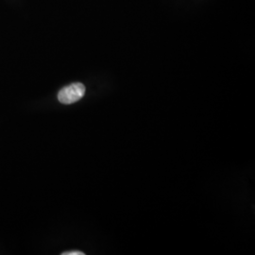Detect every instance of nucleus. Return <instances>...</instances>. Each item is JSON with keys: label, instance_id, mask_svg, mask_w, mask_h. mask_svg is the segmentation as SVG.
<instances>
[{"label": "nucleus", "instance_id": "f03ea898", "mask_svg": "<svg viewBox=\"0 0 255 255\" xmlns=\"http://www.w3.org/2000/svg\"><path fill=\"white\" fill-rule=\"evenodd\" d=\"M63 255H84V253L79 252V251H72V252H66V253H64Z\"/></svg>", "mask_w": 255, "mask_h": 255}, {"label": "nucleus", "instance_id": "f257e3e1", "mask_svg": "<svg viewBox=\"0 0 255 255\" xmlns=\"http://www.w3.org/2000/svg\"><path fill=\"white\" fill-rule=\"evenodd\" d=\"M85 94V86L81 82L64 87L58 94V100L63 104H72L82 100Z\"/></svg>", "mask_w": 255, "mask_h": 255}]
</instances>
